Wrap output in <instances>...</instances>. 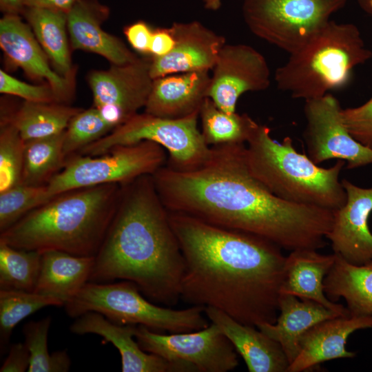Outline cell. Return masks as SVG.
Listing matches in <instances>:
<instances>
[{
	"mask_svg": "<svg viewBox=\"0 0 372 372\" xmlns=\"http://www.w3.org/2000/svg\"><path fill=\"white\" fill-rule=\"evenodd\" d=\"M245 147L211 146L209 158L192 170L161 167L152 178L166 209L262 237L291 251L324 247L333 211L273 194L249 170Z\"/></svg>",
	"mask_w": 372,
	"mask_h": 372,
	"instance_id": "1",
	"label": "cell"
},
{
	"mask_svg": "<svg viewBox=\"0 0 372 372\" xmlns=\"http://www.w3.org/2000/svg\"><path fill=\"white\" fill-rule=\"evenodd\" d=\"M168 214L185 261L181 298L243 324H274L285 278L282 248L254 234Z\"/></svg>",
	"mask_w": 372,
	"mask_h": 372,
	"instance_id": "2",
	"label": "cell"
},
{
	"mask_svg": "<svg viewBox=\"0 0 372 372\" xmlns=\"http://www.w3.org/2000/svg\"><path fill=\"white\" fill-rule=\"evenodd\" d=\"M184 271V257L152 175L123 185L88 282L130 281L152 302L174 306L181 298Z\"/></svg>",
	"mask_w": 372,
	"mask_h": 372,
	"instance_id": "3",
	"label": "cell"
},
{
	"mask_svg": "<svg viewBox=\"0 0 372 372\" xmlns=\"http://www.w3.org/2000/svg\"><path fill=\"white\" fill-rule=\"evenodd\" d=\"M122 185L105 184L56 195L0 234L14 248L94 257L116 211Z\"/></svg>",
	"mask_w": 372,
	"mask_h": 372,
	"instance_id": "4",
	"label": "cell"
},
{
	"mask_svg": "<svg viewBox=\"0 0 372 372\" xmlns=\"http://www.w3.org/2000/svg\"><path fill=\"white\" fill-rule=\"evenodd\" d=\"M245 158L251 174L284 200L331 211L346 202V192L339 178L344 161L337 160L329 168L319 167L296 151L290 137L281 143L273 139L266 125L258 124L251 134Z\"/></svg>",
	"mask_w": 372,
	"mask_h": 372,
	"instance_id": "5",
	"label": "cell"
},
{
	"mask_svg": "<svg viewBox=\"0 0 372 372\" xmlns=\"http://www.w3.org/2000/svg\"><path fill=\"white\" fill-rule=\"evenodd\" d=\"M372 56L352 23L330 20L275 72L279 90L293 99H318L348 81L351 70Z\"/></svg>",
	"mask_w": 372,
	"mask_h": 372,
	"instance_id": "6",
	"label": "cell"
},
{
	"mask_svg": "<svg viewBox=\"0 0 372 372\" xmlns=\"http://www.w3.org/2000/svg\"><path fill=\"white\" fill-rule=\"evenodd\" d=\"M64 307L67 314L72 318L97 312L118 324L143 325L160 333L192 332L209 325L204 316V307L192 305L179 310L158 306L127 280L87 282Z\"/></svg>",
	"mask_w": 372,
	"mask_h": 372,
	"instance_id": "7",
	"label": "cell"
},
{
	"mask_svg": "<svg viewBox=\"0 0 372 372\" xmlns=\"http://www.w3.org/2000/svg\"><path fill=\"white\" fill-rule=\"evenodd\" d=\"M198 118L199 112L176 118L137 113L76 154L95 156L115 146L147 141L166 150L168 167L179 171L192 170L205 163L212 152L211 146L205 143L198 127Z\"/></svg>",
	"mask_w": 372,
	"mask_h": 372,
	"instance_id": "8",
	"label": "cell"
},
{
	"mask_svg": "<svg viewBox=\"0 0 372 372\" xmlns=\"http://www.w3.org/2000/svg\"><path fill=\"white\" fill-rule=\"evenodd\" d=\"M166 150L144 141L113 147L90 156L69 157L63 169L46 185L52 196L79 188L105 184L125 185L144 175H153L167 164Z\"/></svg>",
	"mask_w": 372,
	"mask_h": 372,
	"instance_id": "9",
	"label": "cell"
},
{
	"mask_svg": "<svg viewBox=\"0 0 372 372\" xmlns=\"http://www.w3.org/2000/svg\"><path fill=\"white\" fill-rule=\"evenodd\" d=\"M348 0H243L242 12L258 38L291 54L304 45Z\"/></svg>",
	"mask_w": 372,
	"mask_h": 372,
	"instance_id": "10",
	"label": "cell"
},
{
	"mask_svg": "<svg viewBox=\"0 0 372 372\" xmlns=\"http://www.w3.org/2000/svg\"><path fill=\"white\" fill-rule=\"evenodd\" d=\"M134 338L143 351L189 364L196 371L227 372L238 365L234 346L212 322L200 330L168 335L138 325Z\"/></svg>",
	"mask_w": 372,
	"mask_h": 372,
	"instance_id": "11",
	"label": "cell"
},
{
	"mask_svg": "<svg viewBox=\"0 0 372 372\" xmlns=\"http://www.w3.org/2000/svg\"><path fill=\"white\" fill-rule=\"evenodd\" d=\"M342 107L332 94L305 101L304 132L308 156L316 164L343 160L347 169L372 164V149L356 141L344 126Z\"/></svg>",
	"mask_w": 372,
	"mask_h": 372,
	"instance_id": "12",
	"label": "cell"
},
{
	"mask_svg": "<svg viewBox=\"0 0 372 372\" xmlns=\"http://www.w3.org/2000/svg\"><path fill=\"white\" fill-rule=\"evenodd\" d=\"M212 70L207 96L228 113L236 112L242 94L265 90L271 83L265 58L246 44H225Z\"/></svg>",
	"mask_w": 372,
	"mask_h": 372,
	"instance_id": "13",
	"label": "cell"
},
{
	"mask_svg": "<svg viewBox=\"0 0 372 372\" xmlns=\"http://www.w3.org/2000/svg\"><path fill=\"white\" fill-rule=\"evenodd\" d=\"M341 182L346 202L333 211L332 227L326 238L334 254L351 264L361 265L372 260V233L369 226L372 187H360L347 179Z\"/></svg>",
	"mask_w": 372,
	"mask_h": 372,
	"instance_id": "14",
	"label": "cell"
},
{
	"mask_svg": "<svg viewBox=\"0 0 372 372\" xmlns=\"http://www.w3.org/2000/svg\"><path fill=\"white\" fill-rule=\"evenodd\" d=\"M150 60L138 58L125 65H112L106 70L92 71L88 76L94 107H111L121 112L127 121L144 107L153 79Z\"/></svg>",
	"mask_w": 372,
	"mask_h": 372,
	"instance_id": "15",
	"label": "cell"
},
{
	"mask_svg": "<svg viewBox=\"0 0 372 372\" xmlns=\"http://www.w3.org/2000/svg\"><path fill=\"white\" fill-rule=\"evenodd\" d=\"M0 47L11 65L21 68L31 79L45 81L59 103L70 99L74 79L63 76L52 69L31 28L19 14H5L1 19Z\"/></svg>",
	"mask_w": 372,
	"mask_h": 372,
	"instance_id": "16",
	"label": "cell"
},
{
	"mask_svg": "<svg viewBox=\"0 0 372 372\" xmlns=\"http://www.w3.org/2000/svg\"><path fill=\"white\" fill-rule=\"evenodd\" d=\"M170 28L175 44L161 57H152L149 72L152 79L178 73L209 71L215 65L225 38L198 21L174 22Z\"/></svg>",
	"mask_w": 372,
	"mask_h": 372,
	"instance_id": "17",
	"label": "cell"
},
{
	"mask_svg": "<svg viewBox=\"0 0 372 372\" xmlns=\"http://www.w3.org/2000/svg\"><path fill=\"white\" fill-rule=\"evenodd\" d=\"M136 325L116 324L97 312H87L76 318L70 331L79 335L93 333L112 343L120 353L123 372H193L192 365L166 360L143 351L136 339Z\"/></svg>",
	"mask_w": 372,
	"mask_h": 372,
	"instance_id": "18",
	"label": "cell"
},
{
	"mask_svg": "<svg viewBox=\"0 0 372 372\" xmlns=\"http://www.w3.org/2000/svg\"><path fill=\"white\" fill-rule=\"evenodd\" d=\"M367 328H372V316H339L316 324L300 338V353L288 372L310 371L328 360L354 358L356 353L346 349L347 339Z\"/></svg>",
	"mask_w": 372,
	"mask_h": 372,
	"instance_id": "19",
	"label": "cell"
},
{
	"mask_svg": "<svg viewBox=\"0 0 372 372\" xmlns=\"http://www.w3.org/2000/svg\"><path fill=\"white\" fill-rule=\"evenodd\" d=\"M109 14L107 7L96 0H79L68 13V32L71 46L99 54L113 65H125L138 57L123 42L107 32L101 23Z\"/></svg>",
	"mask_w": 372,
	"mask_h": 372,
	"instance_id": "20",
	"label": "cell"
},
{
	"mask_svg": "<svg viewBox=\"0 0 372 372\" xmlns=\"http://www.w3.org/2000/svg\"><path fill=\"white\" fill-rule=\"evenodd\" d=\"M205 314L231 342L248 371L288 372L290 362L277 341L217 309L205 307Z\"/></svg>",
	"mask_w": 372,
	"mask_h": 372,
	"instance_id": "21",
	"label": "cell"
},
{
	"mask_svg": "<svg viewBox=\"0 0 372 372\" xmlns=\"http://www.w3.org/2000/svg\"><path fill=\"white\" fill-rule=\"evenodd\" d=\"M210 79L209 71H197L153 79L145 112L176 118L199 112L207 97Z\"/></svg>",
	"mask_w": 372,
	"mask_h": 372,
	"instance_id": "22",
	"label": "cell"
},
{
	"mask_svg": "<svg viewBox=\"0 0 372 372\" xmlns=\"http://www.w3.org/2000/svg\"><path fill=\"white\" fill-rule=\"evenodd\" d=\"M335 255H324L316 249L291 251L286 256L285 278L280 293L311 300L342 316H351L347 307L335 303L325 295L324 280L332 267Z\"/></svg>",
	"mask_w": 372,
	"mask_h": 372,
	"instance_id": "23",
	"label": "cell"
},
{
	"mask_svg": "<svg viewBox=\"0 0 372 372\" xmlns=\"http://www.w3.org/2000/svg\"><path fill=\"white\" fill-rule=\"evenodd\" d=\"M278 308L274 324L257 328L281 345L290 364L300 353L299 339L305 331L321 321L342 316L317 302L287 293H280Z\"/></svg>",
	"mask_w": 372,
	"mask_h": 372,
	"instance_id": "24",
	"label": "cell"
},
{
	"mask_svg": "<svg viewBox=\"0 0 372 372\" xmlns=\"http://www.w3.org/2000/svg\"><path fill=\"white\" fill-rule=\"evenodd\" d=\"M41 253L40 272L34 292L57 298L65 304L89 281L94 257L59 250Z\"/></svg>",
	"mask_w": 372,
	"mask_h": 372,
	"instance_id": "25",
	"label": "cell"
},
{
	"mask_svg": "<svg viewBox=\"0 0 372 372\" xmlns=\"http://www.w3.org/2000/svg\"><path fill=\"white\" fill-rule=\"evenodd\" d=\"M335 255L324 280L326 296L333 302L344 298L352 316H372V260L355 265Z\"/></svg>",
	"mask_w": 372,
	"mask_h": 372,
	"instance_id": "26",
	"label": "cell"
},
{
	"mask_svg": "<svg viewBox=\"0 0 372 372\" xmlns=\"http://www.w3.org/2000/svg\"><path fill=\"white\" fill-rule=\"evenodd\" d=\"M55 71L74 79L68 30V14L39 8H25L22 13Z\"/></svg>",
	"mask_w": 372,
	"mask_h": 372,
	"instance_id": "27",
	"label": "cell"
},
{
	"mask_svg": "<svg viewBox=\"0 0 372 372\" xmlns=\"http://www.w3.org/2000/svg\"><path fill=\"white\" fill-rule=\"evenodd\" d=\"M81 110L61 103L25 101L13 114L1 119L9 120L27 141L63 132L72 118Z\"/></svg>",
	"mask_w": 372,
	"mask_h": 372,
	"instance_id": "28",
	"label": "cell"
},
{
	"mask_svg": "<svg viewBox=\"0 0 372 372\" xmlns=\"http://www.w3.org/2000/svg\"><path fill=\"white\" fill-rule=\"evenodd\" d=\"M64 134L24 141L21 184L46 185L63 169Z\"/></svg>",
	"mask_w": 372,
	"mask_h": 372,
	"instance_id": "29",
	"label": "cell"
},
{
	"mask_svg": "<svg viewBox=\"0 0 372 372\" xmlns=\"http://www.w3.org/2000/svg\"><path fill=\"white\" fill-rule=\"evenodd\" d=\"M199 117L201 133L209 146L245 143L258 125L247 114L222 110L209 97L200 108Z\"/></svg>",
	"mask_w": 372,
	"mask_h": 372,
	"instance_id": "30",
	"label": "cell"
},
{
	"mask_svg": "<svg viewBox=\"0 0 372 372\" xmlns=\"http://www.w3.org/2000/svg\"><path fill=\"white\" fill-rule=\"evenodd\" d=\"M41 253L14 248L0 241V290L34 291Z\"/></svg>",
	"mask_w": 372,
	"mask_h": 372,
	"instance_id": "31",
	"label": "cell"
},
{
	"mask_svg": "<svg viewBox=\"0 0 372 372\" xmlns=\"http://www.w3.org/2000/svg\"><path fill=\"white\" fill-rule=\"evenodd\" d=\"M55 298L34 291L0 290V347L3 350L14 328L22 320L48 306H63Z\"/></svg>",
	"mask_w": 372,
	"mask_h": 372,
	"instance_id": "32",
	"label": "cell"
},
{
	"mask_svg": "<svg viewBox=\"0 0 372 372\" xmlns=\"http://www.w3.org/2000/svg\"><path fill=\"white\" fill-rule=\"evenodd\" d=\"M52 322L50 316L27 322L23 328L24 343L28 347L30 362L28 372H66L71 360L65 350L50 353L48 335Z\"/></svg>",
	"mask_w": 372,
	"mask_h": 372,
	"instance_id": "33",
	"label": "cell"
},
{
	"mask_svg": "<svg viewBox=\"0 0 372 372\" xmlns=\"http://www.w3.org/2000/svg\"><path fill=\"white\" fill-rule=\"evenodd\" d=\"M53 197L48 192L47 185L20 184L0 193V231L7 229Z\"/></svg>",
	"mask_w": 372,
	"mask_h": 372,
	"instance_id": "34",
	"label": "cell"
},
{
	"mask_svg": "<svg viewBox=\"0 0 372 372\" xmlns=\"http://www.w3.org/2000/svg\"><path fill=\"white\" fill-rule=\"evenodd\" d=\"M113 130L95 107L81 110L72 118L65 130L63 151L66 159Z\"/></svg>",
	"mask_w": 372,
	"mask_h": 372,
	"instance_id": "35",
	"label": "cell"
},
{
	"mask_svg": "<svg viewBox=\"0 0 372 372\" xmlns=\"http://www.w3.org/2000/svg\"><path fill=\"white\" fill-rule=\"evenodd\" d=\"M24 143L14 125L1 119L0 193L22 183Z\"/></svg>",
	"mask_w": 372,
	"mask_h": 372,
	"instance_id": "36",
	"label": "cell"
},
{
	"mask_svg": "<svg viewBox=\"0 0 372 372\" xmlns=\"http://www.w3.org/2000/svg\"><path fill=\"white\" fill-rule=\"evenodd\" d=\"M0 92L19 96L25 101L59 103L49 85H31L10 76L3 70H0Z\"/></svg>",
	"mask_w": 372,
	"mask_h": 372,
	"instance_id": "37",
	"label": "cell"
},
{
	"mask_svg": "<svg viewBox=\"0 0 372 372\" xmlns=\"http://www.w3.org/2000/svg\"><path fill=\"white\" fill-rule=\"evenodd\" d=\"M341 116L351 136L372 149V97L358 107L342 109Z\"/></svg>",
	"mask_w": 372,
	"mask_h": 372,
	"instance_id": "38",
	"label": "cell"
},
{
	"mask_svg": "<svg viewBox=\"0 0 372 372\" xmlns=\"http://www.w3.org/2000/svg\"><path fill=\"white\" fill-rule=\"evenodd\" d=\"M152 32L153 29L143 21H138L124 28V34L130 45L143 54H149Z\"/></svg>",
	"mask_w": 372,
	"mask_h": 372,
	"instance_id": "39",
	"label": "cell"
},
{
	"mask_svg": "<svg viewBox=\"0 0 372 372\" xmlns=\"http://www.w3.org/2000/svg\"><path fill=\"white\" fill-rule=\"evenodd\" d=\"M30 362V352L25 343H14L10 346L8 355L1 366L0 371H28Z\"/></svg>",
	"mask_w": 372,
	"mask_h": 372,
	"instance_id": "40",
	"label": "cell"
},
{
	"mask_svg": "<svg viewBox=\"0 0 372 372\" xmlns=\"http://www.w3.org/2000/svg\"><path fill=\"white\" fill-rule=\"evenodd\" d=\"M175 40L169 28L153 29L149 44L152 57H161L169 54L174 48Z\"/></svg>",
	"mask_w": 372,
	"mask_h": 372,
	"instance_id": "41",
	"label": "cell"
},
{
	"mask_svg": "<svg viewBox=\"0 0 372 372\" xmlns=\"http://www.w3.org/2000/svg\"><path fill=\"white\" fill-rule=\"evenodd\" d=\"M79 0H24L25 8H39L68 13Z\"/></svg>",
	"mask_w": 372,
	"mask_h": 372,
	"instance_id": "42",
	"label": "cell"
},
{
	"mask_svg": "<svg viewBox=\"0 0 372 372\" xmlns=\"http://www.w3.org/2000/svg\"><path fill=\"white\" fill-rule=\"evenodd\" d=\"M0 8L5 14H22L25 8L24 0H0Z\"/></svg>",
	"mask_w": 372,
	"mask_h": 372,
	"instance_id": "43",
	"label": "cell"
},
{
	"mask_svg": "<svg viewBox=\"0 0 372 372\" xmlns=\"http://www.w3.org/2000/svg\"><path fill=\"white\" fill-rule=\"evenodd\" d=\"M204 6L210 10H217L221 5V0H203Z\"/></svg>",
	"mask_w": 372,
	"mask_h": 372,
	"instance_id": "44",
	"label": "cell"
},
{
	"mask_svg": "<svg viewBox=\"0 0 372 372\" xmlns=\"http://www.w3.org/2000/svg\"><path fill=\"white\" fill-rule=\"evenodd\" d=\"M363 4V7L369 12H372V0H360Z\"/></svg>",
	"mask_w": 372,
	"mask_h": 372,
	"instance_id": "45",
	"label": "cell"
}]
</instances>
